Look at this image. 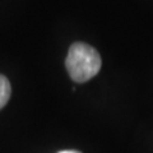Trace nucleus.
Instances as JSON below:
<instances>
[{
    "label": "nucleus",
    "mask_w": 153,
    "mask_h": 153,
    "mask_svg": "<svg viewBox=\"0 0 153 153\" xmlns=\"http://www.w3.org/2000/svg\"><path fill=\"white\" fill-rule=\"evenodd\" d=\"M12 94V88L9 80L4 75L0 74V110L8 103Z\"/></svg>",
    "instance_id": "f03ea898"
},
{
    "label": "nucleus",
    "mask_w": 153,
    "mask_h": 153,
    "mask_svg": "<svg viewBox=\"0 0 153 153\" xmlns=\"http://www.w3.org/2000/svg\"><path fill=\"white\" fill-rule=\"evenodd\" d=\"M59 153H80L78 151H73V149H66V151H60Z\"/></svg>",
    "instance_id": "7ed1b4c3"
},
{
    "label": "nucleus",
    "mask_w": 153,
    "mask_h": 153,
    "mask_svg": "<svg viewBox=\"0 0 153 153\" xmlns=\"http://www.w3.org/2000/svg\"><path fill=\"white\" fill-rule=\"evenodd\" d=\"M102 60L94 47L83 42H75L69 47L65 60L66 70L74 82L84 83L98 74Z\"/></svg>",
    "instance_id": "f257e3e1"
}]
</instances>
